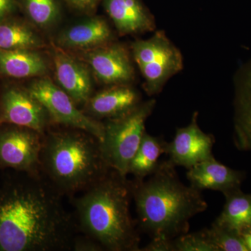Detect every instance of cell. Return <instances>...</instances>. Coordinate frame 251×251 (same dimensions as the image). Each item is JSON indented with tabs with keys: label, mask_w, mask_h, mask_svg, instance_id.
Returning <instances> with one entry per match:
<instances>
[{
	"label": "cell",
	"mask_w": 251,
	"mask_h": 251,
	"mask_svg": "<svg viewBox=\"0 0 251 251\" xmlns=\"http://www.w3.org/2000/svg\"><path fill=\"white\" fill-rule=\"evenodd\" d=\"M42 174L0 171V251H72L77 231Z\"/></svg>",
	"instance_id": "obj_1"
},
{
	"label": "cell",
	"mask_w": 251,
	"mask_h": 251,
	"mask_svg": "<svg viewBox=\"0 0 251 251\" xmlns=\"http://www.w3.org/2000/svg\"><path fill=\"white\" fill-rule=\"evenodd\" d=\"M131 184L138 229L151 239L173 240L187 233L191 220L208 208L201 191L185 185L168 160L160 161L152 174Z\"/></svg>",
	"instance_id": "obj_2"
},
{
	"label": "cell",
	"mask_w": 251,
	"mask_h": 251,
	"mask_svg": "<svg viewBox=\"0 0 251 251\" xmlns=\"http://www.w3.org/2000/svg\"><path fill=\"white\" fill-rule=\"evenodd\" d=\"M77 231L105 251H140V232L132 217L131 180L114 170L83 192L69 198Z\"/></svg>",
	"instance_id": "obj_3"
},
{
	"label": "cell",
	"mask_w": 251,
	"mask_h": 251,
	"mask_svg": "<svg viewBox=\"0 0 251 251\" xmlns=\"http://www.w3.org/2000/svg\"><path fill=\"white\" fill-rule=\"evenodd\" d=\"M110 169L102 156L100 140L88 132L66 127L49 128L44 133L41 174L62 196L70 198L83 192Z\"/></svg>",
	"instance_id": "obj_4"
},
{
	"label": "cell",
	"mask_w": 251,
	"mask_h": 251,
	"mask_svg": "<svg viewBox=\"0 0 251 251\" xmlns=\"http://www.w3.org/2000/svg\"><path fill=\"white\" fill-rule=\"evenodd\" d=\"M156 103L155 99L141 102L103 123V138L100 141L102 156L107 166L122 176H128L130 161L146 132L145 124Z\"/></svg>",
	"instance_id": "obj_5"
},
{
	"label": "cell",
	"mask_w": 251,
	"mask_h": 251,
	"mask_svg": "<svg viewBox=\"0 0 251 251\" xmlns=\"http://www.w3.org/2000/svg\"><path fill=\"white\" fill-rule=\"evenodd\" d=\"M131 52L149 96L159 94L167 82L183 69L182 54L163 31H156L145 40L135 41Z\"/></svg>",
	"instance_id": "obj_6"
},
{
	"label": "cell",
	"mask_w": 251,
	"mask_h": 251,
	"mask_svg": "<svg viewBox=\"0 0 251 251\" xmlns=\"http://www.w3.org/2000/svg\"><path fill=\"white\" fill-rule=\"evenodd\" d=\"M26 89L46 109L53 125L85 130L101 141L103 122L94 120L77 108L69 94L49 78L34 81Z\"/></svg>",
	"instance_id": "obj_7"
},
{
	"label": "cell",
	"mask_w": 251,
	"mask_h": 251,
	"mask_svg": "<svg viewBox=\"0 0 251 251\" xmlns=\"http://www.w3.org/2000/svg\"><path fill=\"white\" fill-rule=\"evenodd\" d=\"M44 135L21 126L0 125V171L39 175Z\"/></svg>",
	"instance_id": "obj_8"
},
{
	"label": "cell",
	"mask_w": 251,
	"mask_h": 251,
	"mask_svg": "<svg viewBox=\"0 0 251 251\" xmlns=\"http://www.w3.org/2000/svg\"><path fill=\"white\" fill-rule=\"evenodd\" d=\"M11 124L41 134L52 125L46 109L25 87L8 84L0 92V125Z\"/></svg>",
	"instance_id": "obj_9"
},
{
	"label": "cell",
	"mask_w": 251,
	"mask_h": 251,
	"mask_svg": "<svg viewBox=\"0 0 251 251\" xmlns=\"http://www.w3.org/2000/svg\"><path fill=\"white\" fill-rule=\"evenodd\" d=\"M198 120V112H195L188 125L176 128L174 139L167 144L166 154L175 167L188 170L214 156L215 138L200 128Z\"/></svg>",
	"instance_id": "obj_10"
},
{
	"label": "cell",
	"mask_w": 251,
	"mask_h": 251,
	"mask_svg": "<svg viewBox=\"0 0 251 251\" xmlns=\"http://www.w3.org/2000/svg\"><path fill=\"white\" fill-rule=\"evenodd\" d=\"M84 57L99 82L105 85H129L134 80V67L125 46L108 44L89 50Z\"/></svg>",
	"instance_id": "obj_11"
},
{
	"label": "cell",
	"mask_w": 251,
	"mask_h": 251,
	"mask_svg": "<svg viewBox=\"0 0 251 251\" xmlns=\"http://www.w3.org/2000/svg\"><path fill=\"white\" fill-rule=\"evenodd\" d=\"M52 58L57 84L78 105H85L92 97L90 72L82 63L62 48L53 46Z\"/></svg>",
	"instance_id": "obj_12"
},
{
	"label": "cell",
	"mask_w": 251,
	"mask_h": 251,
	"mask_svg": "<svg viewBox=\"0 0 251 251\" xmlns=\"http://www.w3.org/2000/svg\"><path fill=\"white\" fill-rule=\"evenodd\" d=\"M246 176V172L232 169L218 161L214 156L190 168L186 173L193 187L201 191H219L224 195L241 188Z\"/></svg>",
	"instance_id": "obj_13"
},
{
	"label": "cell",
	"mask_w": 251,
	"mask_h": 251,
	"mask_svg": "<svg viewBox=\"0 0 251 251\" xmlns=\"http://www.w3.org/2000/svg\"><path fill=\"white\" fill-rule=\"evenodd\" d=\"M233 143L241 151H251V60L235 77Z\"/></svg>",
	"instance_id": "obj_14"
},
{
	"label": "cell",
	"mask_w": 251,
	"mask_h": 251,
	"mask_svg": "<svg viewBox=\"0 0 251 251\" xmlns=\"http://www.w3.org/2000/svg\"><path fill=\"white\" fill-rule=\"evenodd\" d=\"M140 103L139 93L128 84L112 85L91 97L85 103L84 112L100 121L120 116Z\"/></svg>",
	"instance_id": "obj_15"
},
{
	"label": "cell",
	"mask_w": 251,
	"mask_h": 251,
	"mask_svg": "<svg viewBox=\"0 0 251 251\" xmlns=\"http://www.w3.org/2000/svg\"><path fill=\"white\" fill-rule=\"evenodd\" d=\"M103 6L122 35L148 32L156 27L153 16L140 0H103Z\"/></svg>",
	"instance_id": "obj_16"
},
{
	"label": "cell",
	"mask_w": 251,
	"mask_h": 251,
	"mask_svg": "<svg viewBox=\"0 0 251 251\" xmlns=\"http://www.w3.org/2000/svg\"><path fill=\"white\" fill-rule=\"evenodd\" d=\"M47 71V63L36 50L0 49V77L29 78L44 75Z\"/></svg>",
	"instance_id": "obj_17"
},
{
	"label": "cell",
	"mask_w": 251,
	"mask_h": 251,
	"mask_svg": "<svg viewBox=\"0 0 251 251\" xmlns=\"http://www.w3.org/2000/svg\"><path fill=\"white\" fill-rule=\"evenodd\" d=\"M112 32L103 18L96 17L71 27L61 36L62 46L89 50L109 44Z\"/></svg>",
	"instance_id": "obj_18"
},
{
	"label": "cell",
	"mask_w": 251,
	"mask_h": 251,
	"mask_svg": "<svg viewBox=\"0 0 251 251\" xmlns=\"http://www.w3.org/2000/svg\"><path fill=\"white\" fill-rule=\"evenodd\" d=\"M168 142L162 137L153 136L145 132L139 147L132 158L128 168V175L134 179L143 180L156 171L159 158L166 154Z\"/></svg>",
	"instance_id": "obj_19"
},
{
	"label": "cell",
	"mask_w": 251,
	"mask_h": 251,
	"mask_svg": "<svg viewBox=\"0 0 251 251\" xmlns=\"http://www.w3.org/2000/svg\"><path fill=\"white\" fill-rule=\"evenodd\" d=\"M44 46L35 31L22 20L12 16L0 22V49L36 50Z\"/></svg>",
	"instance_id": "obj_20"
},
{
	"label": "cell",
	"mask_w": 251,
	"mask_h": 251,
	"mask_svg": "<svg viewBox=\"0 0 251 251\" xmlns=\"http://www.w3.org/2000/svg\"><path fill=\"white\" fill-rule=\"evenodd\" d=\"M224 196L226 202L216 221L239 231L251 227V193H244L239 188Z\"/></svg>",
	"instance_id": "obj_21"
},
{
	"label": "cell",
	"mask_w": 251,
	"mask_h": 251,
	"mask_svg": "<svg viewBox=\"0 0 251 251\" xmlns=\"http://www.w3.org/2000/svg\"><path fill=\"white\" fill-rule=\"evenodd\" d=\"M207 231L218 251H248L238 229L215 220Z\"/></svg>",
	"instance_id": "obj_22"
},
{
	"label": "cell",
	"mask_w": 251,
	"mask_h": 251,
	"mask_svg": "<svg viewBox=\"0 0 251 251\" xmlns=\"http://www.w3.org/2000/svg\"><path fill=\"white\" fill-rule=\"evenodd\" d=\"M19 9L24 11L31 22L41 27L49 25L58 15L56 0H18Z\"/></svg>",
	"instance_id": "obj_23"
},
{
	"label": "cell",
	"mask_w": 251,
	"mask_h": 251,
	"mask_svg": "<svg viewBox=\"0 0 251 251\" xmlns=\"http://www.w3.org/2000/svg\"><path fill=\"white\" fill-rule=\"evenodd\" d=\"M173 244V251H218L209 237L207 227L175 238Z\"/></svg>",
	"instance_id": "obj_24"
},
{
	"label": "cell",
	"mask_w": 251,
	"mask_h": 251,
	"mask_svg": "<svg viewBox=\"0 0 251 251\" xmlns=\"http://www.w3.org/2000/svg\"><path fill=\"white\" fill-rule=\"evenodd\" d=\"M73 251H104L105 249L100 243L88 236L81 234L74 236L72 244Z\"/></svg>",
	"instance_id": "obj_25"
},
{
	"label": "cell",
	"mask_w": 251,
	"mask_h": 251,
	"mask_svg": "<svg viewBox=\"0 0 251 251\" xmlns=\"http://www.w3.org/2000/svg\"><path fill=\"white\" fill-rule=\"evenodd\" d=\"M173 240L163 239H151L140 251H173Z\"/></svg>",
	"instance_id": "obj_26"
},
{
	"label": "cell",
	"mask_w": 251,
	"mask_h": 251,
	"mask_svg": "<svg viewBox=\"0 0 251 251\" xmlns=\"http://www.w3.org/2000/svg\"><path fill=\"white\" fill-rule=\"evenodd\" d=\"M18 9V0H0V22L14 16Z\"/></svg>",
	"instance_id": "obj_27"
},
{
	"label": "cell",
	"mask_w": 251,
	"mask_h": 251,
	"mask_svg": "<svg viewBox=\"0 0 251 251\" xmlns=\"http://www.w3.org/2000/svg\"><path fill=\"white\" fill-rule=\"evenodd\" d=\"M73 7L82 11H91L97 7L100 0H65Z\"/></svg>",
	"instance_id": "obj_28"
},
{
	"label": "cell",
	"mask_w": 251,
	"mask_h": 251,
	"mask_svg": "<svg viewBox=\"0 0 251 251\" xmlns=\"http://www.w3.org/2000/svg\"><path fill=\"white\" fill-rule=\"evenodd\" d=\"M239 232L248 251H251V227H244L239 230Z\"/></svg>",
	"instance_id": "obj_29"
}]
</instances>
